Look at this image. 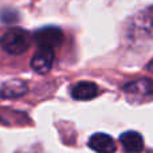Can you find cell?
I'll list each match as a JSON object with an SVG mask.
<instances>
[{
  "label": "cell",
  "mask_w": 153,
  "mask_h": 153,
  "mask_svg": "<svg viewBox=\"0 0 153 153\" xmlns=\"http://www.w3.org/2000/svg\"><path fill=\"white\" fill-rule=\"evenodd\" d=\"M54 61H55V54L53 50L39 48V51L31 59V69L38 74H47L53 69Z\"/></svg>",
  "instance_id": "obj_3"
},
{
  "label": "cell",
  "mask_w": 153,
  "mask_h": 153,
  "mask_svg": "<svg viewBox=\"0 0 153 153\" xmlns=\"http://www.w3.org/2000/svg\"><path fill=\"white\" fill-rule=\"evenodd\" d=\"M28 90L27 87V83L23 81H19V79H15L12 82H7V83L3 86L1 91H0V95L5 98H15V97H20V95H24Z\"/></svg>",
  "instance_id": "obj_8"
},
{
  "label": "cell",
  "mask_w": 153,
  "mask_h": 153,
  "mask_svg": "<svg viewBox=\"0 0 153 153\" xmlns=\"http://www.w3.org/2000/svg\"><path fill=\"white\" fill-rule=\"evenodd\" d=\"M35 42L39 46V48H46V50H53L62 45L63 42V32L58 27H45L39 31L35 32L34 35Z\"/></svg>",
  "instance_id": "obj_2"
},
{
  "label": "cell",
  "mask_w": 153,
  "mask_h": 153,
  "mask_svg": "<svg viewBox=\"0 0 153 153\" xmlns=\"http://www.w3.org/2000/svg\"><path fill=\"white\" fill-rule=\"evenodd\" d=\"M31 45V36L22 28H11L0 38V46L8 54L20 55Z\"/></svg>",
  "instance_id": "obj_1"
},
{
  "label": "cell",
  "mask_w": 153,
  "mask_h": 153,
  "mask_svg": "<svg viewBox=\"0 0 153 153\" xmlns=\"http://www.w3.org/2000/svg\"><path fill=\"white\" fill-rule=\"evenodd\" d=\"M125 91L132 94H153V81L149 78H141L132 81L124 87Z\"/></svg>",
  "instance_id": "obj_7"
},
{
  "label": "cell",
  "mask_w": 153,
  "mask_h": 153,
  "mask_svg": "<svg viewBox=\"0 0 153 153\" xmlns=\"http://www.w3.org/2000/svg\"><path fill=\"white\" fill-rule=\"evenodd\" d=\"M89 146L97 153H114L117 151L116 141L106 133H95L90 137Z\"/></svg>",
  "instance_id": "obj_4"
},
{
  "label": "cell",
  "mask_w": 153,
  "mask_h": 153,
  "mask_svg": "<svg viewBox=\"0 0 153 153\" xmlns=\"http://www.w3.org/2000/svg\"><path fill=\"white\" fill-rule=\"evenodd\" d=\"M98 95V86L93 82H78L71 89V97L78 101H89Z\"/></svg>",
  "instance_id": "obj_6"
},
{
  "label": "cell",
  "mask_w": 153,
  "mask_h": 153,
  "mask_svg": "<svg viewBox=\"0 0 153 153\" xmlns=\"http://www.w3.org/2000/svg\"><path fill=\"white\" fill-rule=\"evenodd\" d=\"M146 70H149V71L153 73V61H151V62L148 63V66H146Z\"/></svg>",
  "instance_id": "obj_9"
},
{
  "label": "cell",
  "mask_w": 153,
  "mask_h": 153,
  "mask_svg": "<svg viewBox=\"0 0 153 153\" xmlns=\"http://www.w3.org/2000/svg\"><path fill=\"white\" fill-rule=\"evenodd\" d=\"M120 143L126 153H141L144 149V138L138 132L129 130L120 136Z\"/></svg>",
  "instance_id": "obj_5"
}]
</instances>
